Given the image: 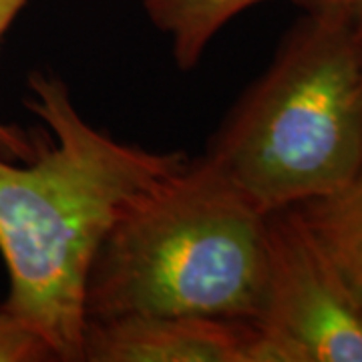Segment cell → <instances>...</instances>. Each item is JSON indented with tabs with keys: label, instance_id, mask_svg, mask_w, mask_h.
Returning <instances> with one entry per match:
<instances>
[{
	"label": "cell",
	"instance_id": "obj_1",
	"mask_svg": "<svg viewBox=\"0 0 362 362\" xmlns=\"http://www.w3.org/2000/svg\"><path fill=\"white\" fill-rule=\"evenodd\" d=\"M25 105L45 135L25 161L0 156V256L4 306L51 346L54 361H83L87 280L119 216L187 163L113 139L81 115L61 77H28Z\"/></svg>",
	"mask_w": 362,
	"mask_h": 362
},
{
	"label": "cell",
	"instance_id": "obj_2",
	"mask_svg": "<svg viewBox=\"0 0 362 362\" xmlns=\"http://www.w3.org/2000/svg\"><path fill=\"white\" fill-rule=\"evenodd\" d=\"M268 214L206 156L139 195L87 280V320L192 314L256 322L268 286Z\"/></svg>",
	"mask_w": 362,
	"mask_h": 362
},
{
	"label": "cell",
	"instance_id": "obj_3",
	"mask_svg": "<svg viewBox=\"0 0 362 362\" xmlns=\"http://www.w3.org/2000/svg\"><path fill=\"white\" fill-rule=\"evenodd\" d=\"M204 156L264 214L344 187L362 169L356 11L310 8Z\"/></svg>",
	"mask_w": 362,
	"mask_h": 362
},
{
	"label": "cell",
	"instance_id": "obj_4",
	"mask_svg": "<svg viewBox=\"0 0 362 362\" xmlns=\"http://www.w3.org/2000/svg\"><path fill=\"white\" fill-rule=\"evenodd\" d=\"M268 258L254 362H362V304L298 206L268 214Z\"/></svg>",
	"mask_w": 362,
	"mask_h": 362
},
{
	"label": "cell",
	"instance_id": "obj_5",
	"mask_svg": "<svg viewBox=\"0 0 362 362\" xmlns=\"http://www.w3.org/2000/svg\"><path fill=\"white\" fill-rule=\"evenodd\" d=\"M256 326L192 314L87 320V362H254Z\"/></svg>",
	"mask_w": 362,
	"mask_h": 362
},
{
	"label": "cell",
	"instance_id": "obj_6",
	"mask_svg": "<svg viewBox=\"0 0 362 362\" xmlns=\"http://www.w3.org/2000/svg\"><path fill=\"white\" fill-rule=\"evenodd\" d=\"M298 207L362 304V169L334 194Z\"/></svg>",
	"mask_w": 362,
	"mask_h": 362
},
{
	"label": "cell",
	"instance_id": "obj_7",
	"mask_svg": "<svg viewBox=\"0 0 362 362\" xmlns=\"http://www.w3.org/2000/svg\"><path fill=\"white\" fill-rule=\"evenodd\" d=\"M264 0H143L151 25L171 40L181 71L199 65L207 45L232 18Z\"/></svg>",
	"mask_w": 362,
	"mask_h": 362
},
{
	"label": "cell",
	"instance_id": "obj_8",
	"mask_svg": "<svg viewBox=\"0 0 362 362\" xmlns=\"http://www.w3.org/2000/svg\"><path fill=\"white\" fill-rule=\"evenodd\" d=\"M54 361L51 346L0 302V362Z\"/></svg>",
	"mask_w": 362,
	"mask_h": 362
},
{
	"label": "cell",
	"instance_id": "obj_9",
	"mask_svg": "<svg viewBox=\"0 0 362 362\" xmlns=\"http://www.w3.org/2000/svg\"><path fill=\"white\" fill-rule=\"evenodd\" d=\"M26 4H28V0H0V45ZM39 143L40 139H33L21 127L0 121V156L2 157L16 159V161L30 159L35 156Z\"/></svg>",
	"mask_w": 362,
	"mask_h": 362
},
{
	"label": "cell",
	"instance_id": "obj_10",
	"mask_svg": "<svg viewBox=\"0 0 362 362\" xmlns=\"http://www.w3.org/2000/svg\"><path fill=\"white\" fill-rule=\"evenodd\" d=\"M308 8H344V11H361L362 0H300Z\"/></svg>",
	"mask_w": 362,
	"mask_h": 362
},
{
	"label": "cell",
	"instance_id": "obj_11",
	"mask_svg": "<svg viewBox=\"0 0 362 362\" xmlns=\"http://www.w3.org/2000/svg\"><path fill=\"white\" fill-rule=\"evenodd\" d=\"M356 37H358V47H361V57H362V8L356 11Z\"/></svg>",
	"mask_w": 362,
	"mask_h": 362
}]
</instances>
